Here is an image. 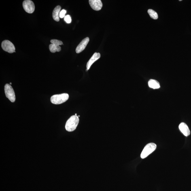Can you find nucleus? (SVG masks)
I'll return each instance as SVG.
<instances>
[{"mask_svg": "<svg viewBox=\"0 0 191 191\" xmlns=\"http://www.w3.org/2000/svg\"><path fill=\"white\" fill-rule=\"evenodd\" d=\"M79 118L77 115L71 116L66 122V130L68 132H72L76 129L79 122Z\"/></svg>", "mask_w": 191, "mask_h": 191, "instance_id": "f257e3e1", "label": "nucleus"}, {"mask_svg": "<svg viewBox=\"0 0 191 191\" xmlns=\"http://www.w3.org/2000/svg\"><path fill=\"white\" fill-rule=\"evenodd\" d=\"M69 97V94L67 93L55 94L51 97L50 101L51 103L55 105H60L65 103Z\"/></svg>", "mask_w": 191, "mask_h": 191, "instance_id": "f03ea898", "label": "nucleus"}, {"mask_svg": "<svg viewBox=\"0 0 191 191\" xmlns=\"http://www.w3.org/2000/svg\"><path fill=\"white\" fill-rule=\"evenodd\" d=\"M156 144L153 143L147 144L143 149L142 152L141 153V158L145 159L149 155L156 150Z\"/></svg>", "mask_w": 191, "mask_h": 191, "instance_id": "7ed1b4c3", "label": "nucleus"}, {"mask_svg": "<svg viewBox=\"0 0 191 191\" xmlns=\"http://www.w3.org/2000/svg\"><path fill=\"white\" fill-rule=\"evenodd\" d=\"M5 92L6 96L12 103L15 101L16 97L15 92L12 87L10 84H7L4 87Z\"/></svg>", "mask_w": 191, "mask_h": 191, "instance_id": "20e7f679", "label": "nucleus"}, {"mask_svg": "<svg viewBox=\"0 0 191 191\" xmlns=\"http://www.w3.org/2000/svg\"><path fill=\"white\" fill-rule=\"evenodd\" d=\"M1 47L3 50L9 53L15 52V48L13 43L8 40L3 41L1 43Z\"/></svg>", "mask_w": 191, "mask_h": 191, "instance_id": "39448f33", "label": "nucleus"}, {"mask_svg": "<svg viewBox=\"0 0 191 191\" xmlns=\"http://www.w3.org/2000/svg\"><path fill=\"white\" fill-rule=\"evenodd\" d=\"M23 7L26 12L32 14L35 10V5L33 2L30 0H26L23 2Z\"/></svg>", "mask_w": 191, "mask_h": 191, "instance_id": "423d86ee", "label": "nucleus"}, {"mask_svg": "<svg viewBox=\"0 0 191 191\" xmlns=\"http://www.w3.org/2000/svg\"><path fill=\"white\" fill-rule=\"evenodd\" d=\"M89 3L91 8L95 11L101 10L103 6V4L100 0H90Z\"/></svg>", "mask_w": 191, "mask_h": 191, "instance_id": "0eeeda50", "label": "nucleus"}, {"mask_svg": "<svg viewBox=\"0 0 191 191\" xmlns=\"http://www.w3.org/2000/svg\"><path fill=\"white\" fill-rule=\"evenodd\" d=\"M89 41V38L88 37H86L81 41L78 46L76 49V52L77 53H80V52H83L86 48L87 45Z\"/></svg>", "mask_w": 191, "mask_h": 191, "instance_id": "6e6552de", "label": "nucleus"}, {"mask_svg": "<svg viewBox=\"0 0 191 191\" xmlns=\"http://www.w3.org/2000/svg\"><path fill=\"white\" fill-rule=\"evenodd\" d=\"M101 57V55L99 53H94L93 56L89 60L88 62L86 65L87 71L88 70L90 69L91 67L94 62L96 60L99 59Z\"/></svg>", "mask_w": 191, "mask_h": 191, "instance_id": "1a4fd4ad", "label": "nucleus"}, {"mask_svg": "<svg viewBox=\"0 0 191 191\" xmlns=\"http://www.w3.org/2000/svg\"><path fill=\"white\" fill-rule=\"evenodd\" d=\"M179 128L181 131L185 136H188L190 135V131L187 125L184 122H181L179 124Z\"/></svg>", "mask_w": 191, "mask_h": 191, "instance_id": "9d476101", "label": "nucleus"}, {"mask_svg": "<svg viewBox=\"0 0 191 191\" xmlns=\"http://www.w3.org/2000/svg\"><path fill=\"white\" fill-rule=\"evenodd\" d=\"M61 7L58 5L55 7L52 13V17L54 20L57 22L60 21L59 14L61 10Z\"/></svg>", "mask_w": 191, "mask_h": 191, "instance_id": "9b49d317", "label": "nucleus"}, {"mask_svg": "<svg viewBox=\"0 0 191 191\" xmlns=\"http://www.w3.org/2000/svg\"><path fill=\"white\" fill-rule=\"evenodd\" d=\"M148 86L149 87L153 89H158L160 88L159 83L154 79H150L149 80Z\"/></svg>", "mask_w": 191, "mask_h": 191, "instance_id": "f8f14e48", "label": "nucleus"}, {"mask_svg": "<svg viewBox=\"0 0 191 191\" xmlns=\"http://www.w3.org/2000/svg\"><path fill=\"white\" fill-rule=\"evenodd\" d=\"M49 50L52 53L59 52L61 50V47L60 46H57L52 44H50L49 46Z\"/></svg>", "mask_w": 191, "mask_h": 191, "instance_id": "ddd939ff", "label": "nucleus"}, {"mask_svg": "<svg viewBox=\"0 0 191 191\" xmlns=\"http://www.w3.org/2000/svg\"><path fill=\"white\" fill-rule=\"evenodd\" d=\"M147 12L151 18L154 20L157 19L158 18V15L156 11L152 10V9H149L147 11Z\"/></svg>", "mask_w": 191, "mask_h": 191, "instance_id": "4468645a", "label": "nucleus"}, {"mask_svg": "<svg viewBox=\"0 0 191 191\" xmlns=\"http://www.w3.org/2000/svg\"><path fill=\"white\" fill-rule=\"evenodd\" d=\"M50 42L52 44L57 45V46H60V45H63V42L62 41L58 40L57 39L51 40Z\"/></svg>", "mask_w": 191, "mask_h": 191, "instance_id": "2eb2a0df", "label": "nucleus"}, {"mask_svg": "<svg viewBox=\"0 0 191 191\" xmlns=\"http://www.w3.org/2000/svg\"><path fill=\"white\" fill-rule=\"evenodd\" d=\"M64 20H65L66 22L67 23V24L71 23L72 21L71 16L69 15H67L66 16L65 18H64Z\"/></svg>", "mask_w": 191, "mask_h": 191, "instance_id": "dca6fc26", "label": "nucleus"}, {"mask_svg": "<svg viewBox=\"0 0 191 191\" xmlns=\"http://www.w3.org/2000/svg\"><path fill=\"white\" fill-rule=\"evenodd\" d=\"M66 12H67V11L65 10V9H63V10L60 11L59 14L60 18H65Z\"/></svg>", "mask_w": 191, "mask_h": 191, "instance_id": "f3484780", "label": "nucleus"}, {"mask_svg": "<svg viewBox=\"0 0 191 191\" xmlns=\"http://www.w3.org/2000/svg\"><path fill=\"white\" fill-rule=\"evenodd\" d=\"M77 115V114H75V115Z\"/></svg>", "mask_w": 191, "mask_h": 191, "instance_id": "a211bd4d", "label": "nucleus"}, {"mask_svg": "<svg viewBox=\"0 0 191 191\" xmlns=\"http://www.w3.org/2000/svg\"><path fill=\"white\" fill-rule=\"evenodd\" d=\"M10 84H11V83H10Z\"/></svg>", "mask_w": 191, "mask_h": 191, "instance_id": "6ab92c4d", "label": "nucleus"}]
</instances>
